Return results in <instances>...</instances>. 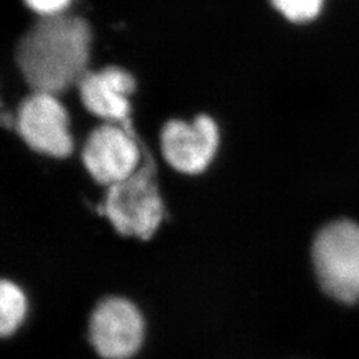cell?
<instances>
[{
	"label": "cell",
	"mask_w": 359,
	"mask_h": 359,
	"mask_svg": "<svg viewBox=\"0 0 359 359\" xmlns=\"http://www.w3.org/2000/svg\"><path fill=\"white\" fill-rule=\"evenodd\" d=\"M278 13L294 23H306L321 13L323 0H271Z\"/></svg>",
	"instance_id": "cell-10"
},
{
	"label": "cell",
	"mask_w": 359,
	"mask_h": 359,
	"mask_svg": "<svg viewBox=\"0 0 359 359\" xmlns=\"http://www.w3.org/2000/svg\"><path fill=\"white\" fill-rule=\"evenodd\" d=\"M90 41V26L81 18H43L20 40L16 62L32 92L57 96L88 72Z\"/></svg>",
	"instance_id": "cell-1"
},
{
	"label": "cell",
	"mask_w": 359,
	"mask_h": 359,
	"mask_svg": "<svg viewBox=\"0 0 359 359\" xmlns=\"http://www.w3.org/2000/svg\"><path fill=\"white\" fill-rule=\"evenodd\" d=\"M313 264L323 292L344 304L359 301V225L337 219L318 231Z\"/></svg>",
	"instance_id": "cell-2"
},
{
	"label": "cell",
	"mask_w": 359,
	"mask_h": 359,
	"mask_svg": "<svg viewBox=\"0 0 359 359\" xmlns=\"http://www.w3.org/2000/svg\"><path fill=\"white\" fill-rule=\"evenodd\" d=\"M142 313L126 298L111 297L97 304L90 318V341L104 359H128L142 347Z\"/></svg>",
	"instance_id": "cell-5"
},
{
	"label": "cell",
	"mask_w": 359,
	"mask_h": 359,
	"mask_svg": "<svg viewBox=\"0 0 359 359\" xmlns=\"http://www.w3.org/2000/svg\"><path fill=\"white\" fill-rule=\"evenodd\" d=\"M27 6L43 18L63 15L72 0H25Z\"/></svg>",
	"instance_id": "cell-11"
},
{
	"label": "cell",
	"mask_w": 359,
	"mask_h": 359,
	"mask_svg": "<svg viewBox=\"0 0 359 359\" xmlns=\"http://www.w3.org/2000/svg\"><path fill=\"white\" fill-rule=\"evenodd\" d=\"M217 148V126L209 116H197L192 123L170 120L161 130V151L165 161L185 175L204 172Z\"/></svg>",
	"instance_id": "cell-7"
},
{
	"label": "cell",
	"mask_w": 359,
	"mask_h": 359,
	"mask_svg": "<svg viewBox=\"0 0 359 359\" xmlns=\"http://www.w3.org/2000/svg\"><path fill=\"white\" fill-rule=\"evenodd\" d=\"M81 157L90 176L111 187L139 169L140 149L128 127L107 123L90 132Z\"/></svg>",
	"instance_id": "cell-6"
},
{
	"label": "cell",
	"mask_w": 359,
	"mask_h": 359,
	"mask_svg": "<svg viewBox=\"0 0 359 359\" xmlns=\"http://www.w3.org/2000/svg\"><path fill=\"white\" fill-rule=\"evenodd\" d=\"M15 124L20 137L39 154L63 158L72 152L68 114L55 95L32 92L20 104Z\"/></svg>",
	"instance_id": "cell-4"
},
{
	"label": "cell",
	"mask_w": 359,
	"mask_h": 359,
	"mask_svg": "<svg viewBox=\"0 0 359 359\" xmlns=\"http://www.w3.org/2000/svg\"><path fill=\"white\" fill-rule=\"evenodd\" d=\"M149 165L145 164L128 179L108 187L103 206L116 231L142 240H148L157 231L164 215Z\"/></svg>",
	"instance_id": "cell-3"
},
{
	"label": "cell",
	"mask_w": 359,
	"mask_h": 359,
	"mask_svg": "<svg viewBox=\"0 0 359 359\" xmlns=\"http://www.w3.org/2000/svg\"><path fill=\"white\" fill-rule=\"evenodd\" d=\"M27 313L26 295L22 289L11 283L3 281L0 286V333L8 337L18 330L25 321Z\"/></svg>",
	"instance_id": "cell-9"
},
{
	"label": "cell",
	"mask_w": 359,
	"mask_h": 359,
	"mask_svg": "<svg viewBox=\"0 0 359 359\" xmlns=\"http://www.w3.org/2000/svg\"><path fill=\"white\" fill-rule=\"evenodd\" d=\"M83 105L92 115L107 123H127L129 96L135 90V79L117 67L87 72L77 83Z\"/></svg>",
	"instance_id": "cell-8"
}]
</instances>
